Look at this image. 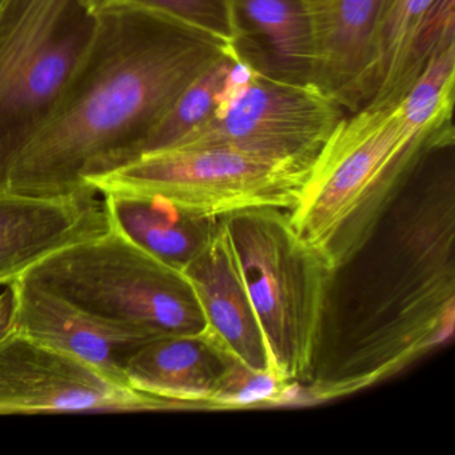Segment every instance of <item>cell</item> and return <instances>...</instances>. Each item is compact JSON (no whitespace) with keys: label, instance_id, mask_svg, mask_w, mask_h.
<instances>
[{"label":"cell","instance_id":"6da1fadb","mask_svg":"<svg viewBox=\"0 0 455 455\" xmlns=\"http://www.w3.org/2000/svg\"><path fill=\"white\" fill-rule=\"evenodd\" d=\"M230 47L164 15L105 7L68 92L10 164L4 188L36 196L95 190L90 180L129 164L183 90Z\"/></svg>","mask_w":455,"mask_h":455},{"label":"cell","instance_id":"7a4b0ae2","mask_svg":"<svg viewBox=\"0 0 455 455\" xmlns=\"http://www.w3.org/2000/svg\"><path fill=\"white\" fill-rule=\"evenodd\" d=\"M454 142L430 154L419 199L410 201L385 254L375 258L347 347L310 385L314 401L347 395L385 379L454 331Z\"/></svg>","mask_w":455,"mask_h":455},{"label":"cell","instance_id":"3957f363","mask_svg":"<svg viewBox=\"0 0 455 455\" xmlns=\"http://www.w3.org/2000/svg\"><path fill=\"white\" fill-rule=\"evenodd\" d=\"M452 137V124L419 132L398 105L343 116L316 154L290 223L337 273L366 246L428 151Z\"/></svg>","mask_w":455,"mask_h":455},{"label":"cell","instance_id":"277c9868","mask_svg":"<svg viewBox=\"0 0 455 455\" xmlns=\"http://www.w3.org/2000/svg\"><path fill=\"white\" fill-rule=\"evenodd\" d=\"M222 220L274 371L289 385L310 382L334 268L298 235L286 210H244Z\"/></svg>","mask_w":455,"mask_h":455},{"label":"cell","instance_id":"5b68a950","mask_svg":"<svg viewBox=\"0 0 455 455\" xmlns=\"http://www.w3.org/2000/svg\"><path fill=\"white\" fill-rule=\"evenodd\" d=\"M22 278L95 321L146 342L206 330L201 303L185 273L111 228L52 252Z\"/></svg>","mask_w":455,"mask_h":455},{"label":"cell","instance_id":"8992f818","mask_svg":"<svg viewBox=\"0 0 455 455\" xmlns=\"http://www.w3.org/2000/svg\"><path fill=\"white\" fill-rule=\"evenodd\" d=\"M103 0L0 2V188L57 110L102 20Z\"/></svg>","mask_w":455,"mask_h":455},{"label":"cell","instance_id":"52a82bcc","mask_svg":"<svg viewBox=\"0 0 455 455\" xmlns=\"http://www.w3.org/2000/svg\"><path fill=\"white\" fill-rule=\"evenodd\" d=\"M310 164L271 158L233 146L174 148L90 180L98 193L159 196L196 217L220 220L251 209L291 212Z\"/></svg>","mask_w":455,"mask_h":455},{"label":"cell","instance_id":"ba28073f","mask_svg":"<svg viewBox=\"0 0 455 455\" xmlns=\"http://www.w3.org/2000/svg\"><path fill=\"white\" fill-rule=\"evenodd\" d=\"M343 116L315 87L263 76L234 54L217 108L174 148L233 146L311 166Z\"/></svg>","mask_w":455,"mask_h":455},{"label":"cell","instance_id":"9c48e42d","mask_svg":"<svg viewBox=\"0 0 455 455\" xmlns=\"http://www.w3.org/2000/svg\"><path fill=\"white\" fill-rule=\"evenodd\" d=\"M169 410L183 409L25 335L0 339V415Z\"/></svg>","mask_w":455,"mask_h":455},{"label":"cell","instance_id":"30bf717a","mask_svg":"<svg viewBox=\"0 0 455 455\" xmlns=\"http://www.w3.org/2000/svg\"><path fill=\"white\" fill-rule=\"evenodd\" d=\"M313 30V84L356 113L372 97L375 46L388 0H303Z\"/></svg>","mask_w":455,"mask_h":455},{"label":"cell","instance_id":"8fae6325","mask_svg":"<svg viewBox=\"0 0 455 455\" xmlns=\"http://www.w3.org/2000/svg\"><path fill=\"white\" fill-rule=\"evenodd\" d=\"M97 190L36 196L0 188V286H10L62 247L108 230Z\"/></svg>","mask_w":455,"mask_h":455},{"label":"cell","instance_id":"7c38bea8","mask_svg":"<svg viewBox=\"0 0 455 455\" xmlns=\"http://www.w3.org/2000/svg\"><path fill=\"white\" fill-rule=\"evenodd\" d=\"M182 271L201 303L206 321L204 337L249 369L274 371L222 220Z\"/></svg>","mask_w":455,"mask_h":455},{"label":"cell","instance_id":"4fadbf2b","mask_svg":"<svg viewBox=\"0 0 455 455\" xmlns=\"http://www.w3.org/2000/svg\"><path fill=\"white\" fill-rule=\"evenodd\" d=\"M10 286L15 295L12 331L76 356L129 385L127 362L146 340L95 321L22 276Z\"/></svg>","mask_w":455,"mask_h":455},{"label":"cell","instance_id":"5bb4252c","mask_svg":"<svg viewBox=\"0 0 455 455\" xmlns=\"http://www.w3.org/2000/svg\"><path fill=\"white\" fill-rule=\"evenodd\" d=\"M231 49L255 71L314 86L313 30L303 0H230Z\"/></svg>","mask_w":455,"mask_h":455},{"label":"cell","instance_id":"9a60e30c","mask_svg":"<svg viewBox=\"0 0 455 455\" xmlns=\"http://www.w3.org/2000/svg\"><path fill=\"white\" fill-rule=\"evenodd\" d=\"M228 358L204 334L174 335L140 346L124 375L135 390L169 399L183 410L212 409Z\"/></svg>","mask_w":455,"mask_h":455},{"label":"cell","instance_id":"2e32d148","mask_svg":"<svg viewBox=\"0 0 455 455\" xmlns=\"http://www.w3.org/2000/svg\"><path fill=\"white\" fill-rule=\"evenodd\" d=\"M100 194L113 230L180 270L201 251L222 220L196 217L159 196L122 190Z\"/></svg>","mask_w":455,"mask_h":455},{"label":"cell","instance_id":"e0dca14e","mask_svg":"<svg viewBox=\"0 0 455 455\" xmlns=\"http://www.w3.org/2000/svg\"><path fill=\"white\" fill-rule=\"evenodd\" d=\"M233 62L234 52L230 47L220 60L194 79L156 124V129L138 146L132 162L148 154L174 148L204 124L217 108Z\"/></svg>","mask_w":455,"mask_h":455},{"label":"cell","instance_id":"ac0fdd59","mask_svg":"<svg viewBox=\"0 0 455 455\" xmlns=\"http://www.w3.org/2000/svg\"><path fill=\"white\" fill-rule=\"evenodd\" d=\"M455 87V41L443 44L428 60L401 102L407 124L419 132H441L452 124Z\"/></svg>","mask_w":455,"mask_h":455},{"label":"cell","instance_id":"d6986e66","mask_svg":"<svg viewBox=\"0 0 455 455\" xmlns=\"http://www.w3.org/2000/svg\"><path fill=\"white\" fill-rule=\"evenodd\" d=\"M434 2L435 0H388L375 46L372 97L366 106L379 102L390 89Z\"/></svg>","mask_w":455,"mask_h":455},{"label":"cell","instance_id":"ffe728a7","mask_svg":"<svg viewBox=\"0 0 455 455\" xmlns=\"http://www.w3.org/2000/svg\"><path fill=\"white\" fill-rule=\"evenodd\" d=\"M452 41H455V0H435L412 39L390 89L379 102L367 108H390L401 102L431 57Z\"/></svg>","mask_w":455,"mask_h":455},{"label":"cell","instance_id":"44dd1931","mask_svg":"<svg viewBox=\"0 0 455 455\" xmlns=\"http://www.w3.org/2000/svg\"><path fill=\"white\" fill-rule=\"evenodd\" d=\"M297 386L275 371H257L228 356L212 409H244L290 401Z\"/></svg>","mask_w":455,"mask_h":455},{"label":"cell","instance_id":"7402d4cb","mask_svg":"<svg viewBox=\"0 0 455 455\" xmlns=\"http://www.w3.org/2000/svg\"><path fill=\"white\" fill-rule=\"evenodd\" d=\"M103 4L148 10L217 36L226 44H231L233 39L230 0H103Z\"/></svg>","mask_w":455,"mask_h":455},{"label":"cell","instance_id":"603a6c76","mask_svg":"<svg viewBox=\"0 0 455 455\" xmlns=\"http://www.w3.org/2000/svg\"><path fill=\"white\" fill-rule=\"evenodd\" d=\"M15 295L12 286L0 294V339L12 331L14 326Z\"/></svg>","mask_w":455,"mask_h":455},{"label":"cell","instance_id":"cb8c5ba5","mask_svg":"<svg viewBox=\"0 0 455 455\" xmlns=\"http://www.w3.org/2000/svg\"><path fill=\"white\" fill-rule=\"evenodd\" d=\"M0 2H2V0H0Z\"/></svg>","mask_w":455,"mask_h":455}]
</instances>
